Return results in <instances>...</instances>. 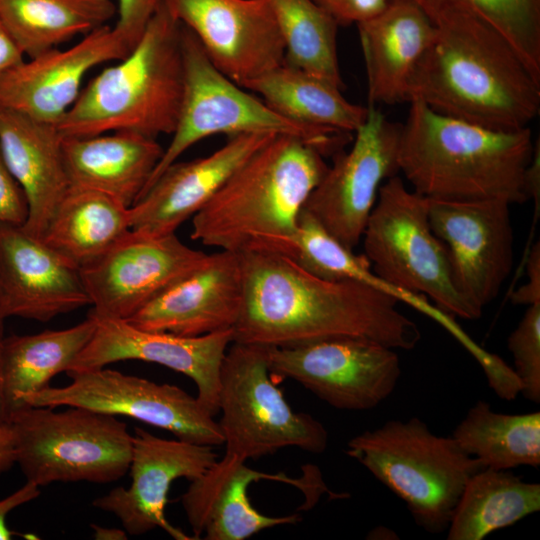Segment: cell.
<instances>
[{
	"mask_svg": "<svg viewBox=\"0 0 540 540\" xmlns=\"http://www.w3.org/2000/svg\"><path fill=\"white\" fill-rule=\"evenodd\" d=\"M238 253L244 300L233 342L288 347L356 337L411 350L421 339L417 324L388 293L356 281L321 279L270 250Z\"/></svg>",
	"mask_w": 540,
	"mask_h": 540,
	"instance_id": "1",
	"label": "cell"
},
{
	"mask_svg": "<svg viewBox=\"0 0 540 540\" xmlns=\"http://www.w3.org/2000/svg\"><path fill=\"white\" fill-rule=\"evenodd\" d=\"M432 23L435 36L411 77L408 102L491 129L529 127L540 111V81L510 43L472 13Z\"/></svg>",
	"mask_w": 540,
	"mask_h": 540,
	"instance_id": "2",
	"label": "cell"
},
{
	"mask_svg": "<svg viewBox=\"0 0 540 540\" xmlns=\"http://www.w3.org/2000/svg\"><path fill=\"white\" fill-rule=\"evenodd\" d=\"M398 148V168L416 193L432 199H528L526 170L534 143L529 127L504 131L410 102Z\"/></svg>",
	"mask_w": 540,
	"mask_h": 540,
	"instance_id": "3",
	"label": "cell"
},
{
	"mask_svg": "<svg viewBox=\"0 0 540 540\" xmlns=\"http://www.w3.org/2000/svg\"><path fill=\"white\" fill-rule=\"evenodd\" d=\"M328 166L313 145L276 135L192 217L191 238L220 250L241 252L291 234Z\"/></svg>",
	"mask_w": 540,
	"mask_h": 540,
	"instance_id": "4",
	"label": "cell"
},
{
	"mask_svg": "<svg viewBox=\"0 0 540 540\" xmlns=\"http://www.w3.org/2000/svg\"><path fill=\"white\" fill-rule=\"evenodd\" d=\"M181 35L182 24L162 0L128 55L80 92L57 124L62 136L123 130L172 135L184 89Z\"/></svg>",
	"mask_w": 540,
	"mask_h": 540,
	"instance_id": "5",
	"label": "cell"
},
{
	"mask_svg": "<svg viewBox=\"0 0 540 540\" xmlns=\"http://www.w3.org/2000/svg\"><path fill=\"white\" fill-rule=\"evenodd\" d=\"M346 453L406 504L430 533L448 528L468 479L485 467L418 417L389 420L347 443Z\"/></svg>",
	"mask_w": 540,
	"mask_h": 540,
	"instance_id": "6",
	"label": "cell"
},
{
	"mask_svg": "<svg viewBox=\"0 0 540 540\" xmlns=\"http://www.w3.org/2000/svg\"><path fill=\"white\" fill-rule=\"evenodd\" d=\"M181 39L184 89L177 124L140 197L187 149L213 135L292 136L313 145L325 157H333L353 139L351 133L304 125L280 115L217 69L196 36L183 25Z\"/></svg>",
	"mask_w": 540,
	"mask_h": 540,
	"instance_id": "7",
	"label": "cell"
},
{
	"mask_svg": "<svg viewBox=\"0 0 540 540\" xmlns=\"http://www.w3.org/2000/svg\"><path fill=\"white\" fill-rule=\"evenodd\" d=\"M18 463L27 481L106 484L129 469L133 435L117 416L80 406H25L10 415Z\"/></svg>",
	"mask_w": 540,
	"mask_h": 540,
	"instance_id": "8",
	"label": "cell"
},
{
	"mask_svg": "<svg viewBox=\"0 0 540 540\" xmlns=\"http://www.w3.org/2000/svg\"><path fill=\"white\" fill-rule=\"evenodd\" d=\"M362 241L372 271L390 286L429 297L451 317L482 316L456 288L448 251L430 226L428 198L398 175L380 186Z\"/></svg>",
	"mask_w": 540,
	"mask_h": 540,
	"instance_id": "9",
	"label": "cell"
},
{
	"mask_svg": "<svg viewBox=\"0 0 540 540\" xmlns=\"http://www.w3.org/2000/svg\"><path fill=\"white\" fill-rule=\"evenodd\" d=\"M267 351V346L237 342L227 349L218 396L225 453L247 461L286 447L324 452L326 428L290 407L271 377Z\"/></svg>",
	"mask_w": 540,
	"mask_h": 540,
	"instance_id": "10",
	"label": "cell"
},
{
	"mask_svg": "<svg viewBox=\"0 0 540 540\" xmlns=\"http://www.w3.org/2000/svg\"><path fill=\"white\" fill-rule=\"evenodd\" d=\"M71 383L51 387L23 399V406H80L125 416L164 429L177 439L218 446L224 444L219 423L199 402L178 386L156 383L108 368L68 375Z\"/></svg>",
	"mask_w": 540,
	"mask_h": 540,
	"instance_id": "11",
	"label": "cell"
},
{
	"mask_svg": "<svg viewBox=\"0 0 540 540\" xmlns=\"http://www.w3.org/2000/svg\"><path fill=\"white\" fill-rule=\"evenodd\" d=\"M273 379H291L330 406L349 411L376 408L401 376L395 349L356 337H336L288 347H268Z\"/></svg>",
	"mask_w": 540,
	"mask_h": 540,
	"instance_id": "12",
	"label": "cell"
},
{
	"mask_svg": "<svg viewBox=\"0 0 540 540\" xmlns=\"http://www.w3.org/2000/svg\"><path fill=\"white\" fill-rule=\"evenodd\" d=\"M367 107V117L354 132L352 147L333 156V164L303 206L351 250L362 240L380 186L399 173L401 124L390 121L375 106Z\"/></svg>",
	"mask_w": 540,
	"mask_h": 540,
	"instance_id": "13",
	"label": "cell"
},
{
	"mask_svg": "<svg viewBox=\"0 0 540 540\" xmlns=\"http://www.w3.org/2000/svg\"><path fill=\"white\" fill-rule=\"evenodd\" d=\"M207 253L176 234L154 237L130 229L79 267L98 318L127 320L169 285L201 265Z\"/></svg>",
	"mask_w": 540,
	"mask_h": 540,
	"instance_id": "14",
	"label": "cell"
},
{
	"mask_svg": "<svg viewBox=\"0 0 540 540\" xmlns=\"http://www.w3.org/2000/svg\"><path fill=\"white\" fill-rule=\"evenodd\" d=\"M510 205L428 198L430 226L448 251L456 288L480 312L499 295L513 267Z\"/></svg>",
	"mask_w": 540,
	"mask_h": 540,
	"instance_id": "15",
	"label": "cell"
},
{
	"mask_svg": "<svg viewBox=\"0 0 540 540\" xmlns=\"http://www.w3.org/2000/svg\"><path fill=\"white\" fill-rule=\"evenodd\" d=\"M211 62L241 87L285 60L269 0H163Z\"/></svg>",
	"mask_w": 540,
	"mask_h": 540,
	"instance_id": "16",
	"label": "cell"
},
{
	"mask_svg": "<svg viewBox=\"0 0 540 540\" xmlns=\"http://www.w3.org/2000/svg\"><path fill=\"white\" fill-rule=\"evenodd\" d=\"M94 317V334L66 371L68 375L123 360L152 362L191 378L202 406L213 416L219 412L220 371L233 342V329L184 337L143 330L126 320Z\"/></svg>",
	"mask_w": 540,
	"mask_h": 540,
	"instance_id": "17",
	"label": "cell"
},
{
	"mask_svg": "<svg viewBox=\"0 0 540 540\" xmlns=\"http://www.w3.org/2000/svg\"><path fill=\"white\" fill-rule=\"evenodd\" d=\"M218 459L213 446L164 439L137 427L128 469L130 486H118L96 498L92 505L114 514L130 535H142L160 528L176 540H192L193 537L167 520L168 492L175 480L193 481Z\"/></svg>",
	"mask_w": 540,
	"mask_h": 540,
	"instance_id": "18",
	"label": "cell"
},
{
	"mask_svg": "<svg viewBox=\"0 0 540 540\" xmlns=\"http://www.w3.org/2000/svg\"><path fill=\"white\" fill-rule=\"evenodd\" d=\"M134 45L115 26L104 25L75 45L23 61L0 78V103L33 119L58 124L80 95L86 74L123 59Z\"/></svg>",
	"mask_w": 540,
	"mask_h": 540,
	"instance_id": "19",
	"label": "cell"
},
{
	"mask_svg": "<svg viewBox=\"0 0 540 540\" xmlns=\"http://www.w3.org/2000/svg\"><path fill=\"white\" fill-rule=\"evenodd\" d=\"M315 472L309 478L268 474L225 453L206 473L190 481L181 496L194 539L203 535L207 540H244L275 526L296 524L301 520L298 514L277 517L258 511L249 500V485L259 480L287 483L300 489L312 505L322 492L328 491L320 474Z\"/></svg>",
	"mask_w": 540,
	"mask_h": 540,
	"instance_id": "20",
	"label": "cell"
},
{
	"mask_svg": "<svg viewBox=\"0 0 540 540\" xmlns=\"http://www.w3.org/2000/svg\"><path fill=\"white\" fill-rule=\"evenodd\" d=\"M244 300L241 257L220 250L187 273L126 321L133 326L184 337L234 329Z\"/></svg>",
	"mask_w": 540,
	"mask_h": 540,
	"instance_id": "21",
	"label": "cell"
},
{
	"mask_svg": "<svg viewBox=\"0 0 540 540\" xmlns=\"http://www.w3.org/2000/svg\"><path fill=\"white\" fill-rule=\"evenodd\" d=\"M0 284L8 316L47 322L90 304L79 267L23 226L0 224Z\"/></svg>",
	"mask_w": 540,
	"mask_h": 540,
	"instance_id": "22",
	"label": "cell"
},
{
	"mask_svg": "<svg viewBox=\"0 0 540 540\" xmlns=\"http://www.w3.org/2000/svg\"><path fill=\"white\" fill-rule=\"evenodd\" d=\"M276 135L240 134L211 154L168 166L130 207V226L143 234H174L257 150Z\"/></svg>",
	"mask_w": 540,
	"mask_h": 540,
	"instance_id": "23",
	"label": "cell"
},
{
	"mask_svg": "<svg viewBox=\"0 0 540 540\" xmlns=\"http://www.w3.org/2000/svg\"><path fill=\"white\" fill-rule=\"evenodd\" d=\"M371 106L408 102L411 77L435 36V26L415 4L390 0L378 15L358 23Z\"/></svg>",
	"mask_w": 540,
	"mask_h": 540,
	"instance_id": "24",
	"label": "cell"
},
{
	"mask_svg": "<svg viewBox=\"0 0 540 540\" xmlns=\"http://www.w3.org/2000/svg\"><path fill=\"white\" fill-rule=\"evenodd\" d=\"M62 140L56 124L7 108L0 111V151L23 189L29 207L23 227L40 238L70 186L62 157Z\"/></svg>",
	"mask_w": 540,
	"mask_h": 540,
	"instance_id": "25",
	"label": "cell"
},
{
	"mask_svg": "<svg viewBox=\"0 0 540 540\" xmlns=\"http://www.w3.org/2000/svg\"><path fill=\"white\" fill-rule=\"evenodd\" d=\"M68 136L62 157L70 186L104 193L130 208L139 199L164 149L133 131Z\"/></svg>",
	"mask_w": 540,
	"mask_h": 540,
	"instance_id": "26",
	"label": "cell"
},
{
	"mask_svg": "<svg viewBox=\"0 0 540 540\" xmlns=\"http://www.w3.org/2000/svg\"><path fill=\"white\" fill-rule=\"evenodd\" d=\"M280 115L313 127L354 133L368 107L348 101L329 81L283 62L244 85Z\"/></svg>",
	"mask_w": 540,
	"mask_h": 540,
	"instance_id": "27",
	"label": "cell"
},
{
	"mask_svg": "<svg viewBox=\"0 0 540 540\" xmlns=\"http://www.w3.org/2000/svg\"><path fill=\"white\" fill-rule=\"evenodd\" d=\"M97 320L91 314L81 323L61 330L11 335L1 342L5 398L10 415L23 408V399L66 372L91 340Z\"/></svg>",
	"mask_w": 540,
	"mask_h": 540,
	"instance_id": "28",
	"label": "cell"
},
{
	"mask_svg": "<svg viewBox=\"0 0 540 540\" xmlns=\"http://www.w3.org/2000/svg\"><path fill=\"white\" fill-rule=\"evenodd\" d=\"M130 229V208L104 193L69 186L42 239L81 267Z\"/></svg>",
	"mask_w": 540,
	"mask_h": 540,
	"instance_id": "29",
	"label": "cell"
},
{
	"mask_svg": "<svg viewBox=\"0 0 540 540\" xmlns=\"http://www.w3.org/2000/svg\"><path fill=\"white\" fill-rule=\"evenodd\" d=\"M116 14L113 0H0V22L29 58L106 25Z\"/></svg>",
	"mask_w": 540,
	"mask_h": 540,
	"instance_id": "30",
	"label": "cell"
},
{
	"mask_svg": "<svg viewBox=\"0 0 540 540\" xmlns=\"http://www.w3.org/2000/svg\"><path fill=\"white\" fill-rule=\"evenodd\" d=\"M540 510V485L508 470L484 468L466 482L448 525V540H482Z\"/></svg>",
	"mask_w": 540,
	"mask_h": 540,
	"instance_id": "31",
	"label": "cell"
},
{
	"mask_svg": "<svg viewBox=\"0 0 540 540\" xmlns=\"http://www.w3.org/2000/svg\"><path fill=\"white\" fill-rule=\"evenodd\" d=\"M458 446L485 468L509 470L540 466V412L504 414L478 400L452 436Z\"/></svg>",
	"mask_w": 540,
	"mask_h": 540,
	"instance_id": "32",
	"label": "cell"
},
{
	"mask_svg": "<svg viewBox=\"0 0 540 540\" xmlns=\"http://www.w3.org/2000/svg\"><path fill=\"white\" fill-rule=\"evenodd\" d=\"M265 249L292 260L308 273L329 281H356L387 293L389 285L373 271L364 254L358 255L334 238L302 208L295 230L249 249Z\"/></svg>",
	"mask_w": 540,
	"mask_h": 540,
	"instance_id": "33",
	"label": "cell"
},
{
	"mask_svg": "<svg viewBox=\"0 0 540 540\" xmlns=\"http://www.w3.org/2000/svg\"><path fill=\"white\" fill-rule=\"evenodd\" d=\"M285 62L344 88L337 55L339 25L312 0H269Z\"/></svg>",
	"mask_w": 540,
	"mask_h": 540,
	"instance_id": "34",
	"label": "cell"
},
{
	"mask_svg": "<svg viewBox=\"0 0 540 540\" xmlns=\"http://www.w3.org/2000/svg\"><path fill=\"white\" fill-rule=\"evenodd\" d=\"M431 22L448 13L475 14L494 27L540 81V0H405Z\"/></svg>",
	"mask_w": 540,
	"mask_h": 540,
	"instance_id": "35",
	"label": "cell"
},
{
	"mask_svg": "<svg viewBox=\"0 0 540 540\" xmlns=\"http://www.w3.org/2000/svg\"><path fill=\"white\" fill-rule=\"evenodd\" d=\"M514 359V373L520 393L534 403L540 402V304L527 309L507 341Z\"/></svg>",
	"mask_w": 540,
	"mask_h": 540,
	"instance_id": "36",
	"label": "cell"
},
{
	"mask_svg": "<svg viewBox=\"0 0 540 540\" xmlns=\"http://www.w3.org/2000/svg\"><path fill=\"white\" fill-rule=\"evenodd\" d=\"M28 214L25 193L7 168L0 151V224L23 226Z\"/></svg>",
	"mask_w": 540,
	"mask_h": 540,
	"instance_id": "37",
	"label": "cell"
},
{
	"mask_svg": "<svg viewBox=\"0 0 540 540\" xmlns=\"http://www.w3.org/2000/svg\"><path fill=\"white\" fill-rule=\"evenodd\" d=\"M339 26L357 25L381 13L390 0H312Z\"/></svg>",
	"mask_w": 540,
	"mask_h": 540,
	"instance_id": "38",
	"label": "cell"
},
{
	"mask_svg": "<svg viewBox=\"0 0 540 540\" xmlns=\"http://www.w3.org/2000/svg\"><path fill=\"white\" fill-rule=\"evenodd\" d=\"M161 3L162 0H117L115 27L135 46Z\"/></svg>",
	"mask_w": 540,
	"mask_h": 540,
	"instance_id": "39",
	"label": "cell"
},
{
	"mask_svg": "<svg viewBox=\"0 0 540 540\" xmlns=\"http://www.w3.org/2000/svg\"><path fill=\"white\" fill-rule=\"evenodd\" d=\"M528 281L509 295L514 305L540 304V244L537 241L529 251L526 262Z\"/></svg>",
	"mask_w": 540,
	"mask_h": 540,
	"instance_id": "40",
	"label": "cell"
},
{
	"mask_svg": "<svg viewBox=\"0 0 540 540\" xmlns=\"http://www.w3.org/2000/svg\"><path fill=\"white\" fill-rule=\"evenodd\" d=\"M40 495V487L31 481L0 500V540H11L16 535L6 525L7 515L15 508L28 503Z\"/></svg>",
	"mask_w": 540,
	"mask_h": 540,
	"instance_id": "41",
	"label": "cell"
},
{
	"mask_svg": "<svg viewBox=\"0 0 540 540\" xmlns=\"http://www.w3.org/2000/svg\"><path fill=\"white\" fill-rule=\"evenodd\" d=\"M24 61V54L0 22V78Z\"/></svg>",
	"mask_w": 540,
	"mask_h": 540,
	"instance_id": "42",
	"label": "cell"
},
{
	"mask_svg": "<svg viewBox=\"0 0 540 540\" xmlns=\"http://www.w3.org/2000/svg\"><path fill=\"white\" fill-rule=\"evenodd\" d=\"M525 188L528 199H533L535 207L540 206V147L539 141L534 145L530 164L526 170Z\"/></svg>",
	"mask_w": 540,
	"mask_h": 540,
	"instance_id": "43",
	"label": "cell"
},
{
	"mask_svg": "<svg viewBox=\"0 0 540 540\" xmlns=\"http://www.w3.org/2000/svg\"><path fill=\"white\" fill-rule=\"evenodd\" d=\"M15 464L13 433L10 425L0 427V474Z\"/></svg>",
	"mask_w": 540,
	"mask_h": 540,
	"instance_id": "44",
	"label": "cell"
},
{
	"mask_svg": "<svg viewBox=\"0 0 540 540\" xmlns=\"http://www.w3.org/2000/svg\"><path fill=\"white\" fill-rule=\"evenodd\" d=\"M93 538L96 540H125L127 539L126 530L114 527H103L91 524Z\"/></svg>",
	"mask_w": 540,
	"mask_h": 540,
	"instance_id": "45",
	"label": "cell"
},
{
	"mask_svg": "<svg viewBox=\"0 0 540 540\" xmlns=\"http://www.w3.org/2000/svg\"><path fill=\"white\" fill-rule=\"evenodd\" d=\"M3 338H0V427L9 424V413L6 405L4 378L1 362V342Z\"/></svg>",
	"mask_w": 540,
	"mask_h": 540,
	"instance_id": "46",
	"label": "cell"
},
{
	"mask_svg": "<svg viewBox=\"0 0 540 540\" xmlns=\"http://www.w3.org/2000/svg\"><path fill=\"white\" fill-rule=\"evenodd\" d=\"M9 317L6 308V301L2 286L0 284V338L4 337V322Z\"/></svg>",
	"mask_w": 540,
	"mask_h": 540,
	"instance_id": "47",
	"label": "cell"
},
{
	"mask_svg": "<svg viewBox=\"0 0 540 540\" xmlns=\"http://www.w3.org/2000/svg\"><path fill=\"white\" fill-rule=\"evenodd\" d=\"M380 533L376 530H372L369 534H368V538L369 539H392L393 536H396V534L389 530L388 528L386 527H378L377 528Z\"/></svg>",
	"mask_w": 540,
	"mask_h": 540,
	"instance_id": "48",
	"label": "cell"
},
{
	"mask_svg": "<svg viewBox=\"0 0 540 540\" xmlns=\"http://www.w3.org/2000/svg\"><path fill=\"white\" fill-rule=\"evenodd\" d=\"M2 108H3V107H2V105H1V103H0V111H1Z\"/></svg>",
	"mask_w": 540,
	"mask_h": 540,
	"instance_id": "49",
	"label": "cell"
}]
</instances>
